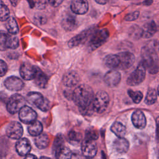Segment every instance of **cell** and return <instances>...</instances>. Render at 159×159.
Returning a JSON list of instances; mask_svg holds the SVG:
<instances>
[{
  "instance_id": "obj_1",
  "label": "cell",
  "mask_w": 159,
  "mask_h": 159,
  "mask_svg": "<svg viewBox=\"0 0 159 159\" xmlns=\"http://www.w3.org/2000/svg\"><path fill=\"white\" fill-rule=\"evenodd\" d=\"M94 94L92 88L86 84H81L76 87L72 94L75 104L80 108L83 114H89L94 111L93 99Z\"/></svg>"
},
{
  "instance_id": "obj_2",
  "label": "cell",
  "mask_w": 159,
  "mask_h": 159,
  "mask_svg": "<svg viewBox=\"0 0 159 159\" xmlns=\"http://www.w3.org/2000/svg\"><path fill=\"white\" fill-rule=\"evenodd\" d=\"M148 72L155 74L159 68L158 58L156 50L152 47H144L142 50V61Z\"/></svg>"
},
{
  "instance_id": "obj_3",
  "label": "cell",
  "mask_w": 159,
  "mask_h": 159,
  "mask_svg": "<svg viewBox=\"0 0 159 159\" xmlns=\"http://www.w3.org/2000/svg\"><path fill=\"white\" fill-rule=\"evenodd\" d=\"M26 99L29 103L42 111H47L50 108V102L40 93H29L27 95Z\"/></svg>"
},
{
  "instance_id": "obj_4",
  "label": "cell",
  "mask_w": 159,
  "mask_h": 159,
  "mask_svg": "<svg viewBox=\"0 0 159 159\" xmlns=\"http://www.w3.org/2000/svg\"><path fill=\"white\" fill-rule=\"evenodd\" d=\"M109 103L108 94L104 91H99L94 95L93 99V107L94 111L102 113L106 111Z\"/></svg>"
},
{
  "instance_id": "obj_5",
  "label": "cell",
  "mask_w": 159,
  "mask_h": 159,
  "mask_svg": "<svg viewBox=\"0 0 159 159\" xmlns=\"http://www.w3.org/2000/svg\"><path fill=\"white\" fill-rule=\"evenodd\" d=\"M109 35V32L106 29H101L94 32L89 39V48L91 50H96L106 42Z\"/></svg>"
},
{
  "instance_id": "obj_6",
  "label": "cell",
  "mask_w": 159,
  "mask_h": 159,
  "mask_svg": "<svg viewBox=\"0 0 159 159\" xmlns=\"http://www.w3.org/2000/svg\"><path fill=\"white\" fill-rule=\"evenodd\" d=\"M25 98L20 94H15L12 95L9 99L6 108L7 111L11 114H14L17 112L20 111V110L25 106Z\"/></svg>"
},
{
  "instance_id": "obj_7",
  "label": "cell",
  "mask_w": 159,
  "mask_h": 159,
  "mask_svg": "<svg viewBox=\"0 0 159 159\" xmlns=\"http://www.w3.org/2000/svg\"><path fill=\"white\" fill-rule=\"evenodd\" d=\"M146 68L142 62L139 63L136 69L132 71L127 80V84L130 86H136L141 83L145 79Z\"/></svg>"
},
{
  "instance_id": "obj_8",
  "label": "cell",
  "mask_w": 159,
  "mask_h": 159,
  "mask_svg": "<svg viewBox=\"0 0 159 159\" xmlns=\"http://www.w3.org/2000/svg\"><path fill=\"white\" fill-rule=\"evenodd\" d=\"M37 117L36 112L27 106H24L19 112V118L24 124H29L32 123L36 120Z\"/></svg>"
},
{
  "instance_id": "obj_9",
  "label": "cell",
  "mask_w": 159,
  "mask_h": 159,
  "mask_svg": "<svg viewBox=\"0 0 159 159\" xmlns=\"http://www.w3.org/2000/svg\"><path fill=\"white\" fill-rule=\"evenodd\" d=\"M22 126L17 121L10 122L6 127V135L12 139H19L22 136Z\"/></svg>"
},
{
  "instance_id": "obj_10",
  "label": "cell",
  "mask_w": 159,
  "mask_h": 159,
  "mask_svg": "<svg viewBox=\"0 0 159 159\" xmlns=\"http://www.w3.org/2000/svg\"><path fill=\"white\" fill-rule=\"evenodd\" d=\"M119 59L118 69L126 70L130 68L135 61V57L133 53L129 52H123L117 54Z\"/></svg>"
},
{
  "instance_id": "obj_11",
  "label": "cell",
  "mask_w": 159,
  "mask_h": 159,
  "mask_svg": "<svg viewBox=\"0 0 159 159\" xmlns=\"http://www.w3.org/2000/svg\"><path fill=\"white\" fill-rule=\"evenodd\" d=\"M97 150V145L94 140L84 139L81 144V151L84 157L93 158L96 155Z\"/></svg>"
},
{
  "instance_id": "obj_12",
  "label": "cell",
  "mask_w": 159,
  "mask_h": 159,
  "mask_svg": "<svg viewBox=\"0 0 159 159\" xmlns=\"http://www.w3.org/2000/svg\"><path fill=\"white\" fill-rule=\"evenodd\" d=\"M36 66H33L29 63H24L22 65H21L19 69L20 75L24 80H34L36 73Z\"/></svg>"
},
{
  "instance_id": "obj_13",
  "label": "cell",
  "mask_w": 159,
  "mask_h": 159,
  "mask_svg": "<svg viewBox=\"0 0 159 159\" xmlns=\"http://www.w3.org/2000/svg\"><path fill=\"white\" fill-rule=\"evenodd\" d=\"M120 79L121 75L120 73L114 69L107 71L104 77V83L109 87L116 86L120 83Z\"/></svg>"
},
{
  "instance_id": "obj_14",
  "label": "cell",
  "mask_w": 159,
  "mask_h": 159,
  "mask_svg": "<svg viewBox=\"0 0 159 159\" xmlns=\"http://www.w3.org/2000/svg\"><path fill=\"white\" fill-rule=\"evenodd\" d=\"M4 86L11 91H20L24 87V82L20 78L15 76H11L5 80Z\"/></svg>"
},
{
  "instance_id": "obj_15",
  "label": "cell",
  "mask_w": 159,
  "mask_h": 159,
  "mask_svg": "<svg viewBox=\"0 0 159 159\" xmlns=\"http://www.w3.org/2000/svg\"><path fill=\"white\" fill-rule=\"evenodd\" d=\"M71 10L76 14H84L88 11V2L87 0H72Z\"/></svg>"
},
{
  "instance_id": "obj_16",
  "label": "cell",
  "mask_w": 159,
  "mask_h": 159,
  "mask_svg": "<svg viewBox=\"0 0 159 159\" xmlns=\"http://www.w3.org/2000/svg\"><path fill=\"white\" fill-rule=\"evenodd\" d=\"M16 149L19 155L25 157L31 150V145L29 140L27 138L19 139L16 143Z\"/></svg>"
},
{
  "instance_id": "obj_17",
  "label": "cell",
  "mask_w": 159,
  "mask_h": 159,
  "mask_svg": "<svg viewBox=\"0 0 159 159\" xmlns=\"http://www.w3.org/2000/svg\"><path fill=\"white\" fill-rule=\"evenodd\" d=\"M133 125L139 129H143L146 125V118L143 112L140 110L135 111L132 114Z\"/></svg>"
},
{
  "instance_id": "obj_18",
  "label": "cell",
  "mask_w": 159,
  "mask_h": 159,
  "mask_svg": "<svg viewBox=\"0 0 159 159\" xmlns=\"http://www.w3.org/2000/svg\"><path fill=\"white\" fill-rule=\"evenodd\" d=\"M62 81L65 86L72 88L78 84L80 81V76L77 72L70 71L64 75Z\"/></svg>"
},
{
  "instance_id": "obj_19",
  "label": "cell",
  "mask_w": 159,
  "mask_h": 159,
  "mask_svg": "<svg viewBox=\"0 0 159 159\" xmlns=\"http://www.w3.org/2000/svg\"><path fill=\"white\" fill-rule=\"evenodd\" d=\"M90 34H91V30H85L82 32L70 39L68 42V46L70 47H74L79 45L80 44L85 42L89 37Z\"/></svg>"
},
{
  "instance_id": "obj_20",
  "label": "cell",
  "mask_w": 159,
  "mask_h": 159,
  "mask_svg": "<svg viewBox=\"0 0 159 159\" xmlns=\"http://www.w3.org/2000/svg\"><path fill=\"white\" fill-rule=\"evenodd\" d=\"M114 150L120 153H124L128 151L129 148V143L128 140L124 137H118L113 143Z\"/></svg>"
},
{
  "instance_id": "obj_21",
  "label": "cell",
  "mask_w": 159,
  "mask_h": 159,
  "mask_svg": "<svg viewBox=\"0 0 159 159\" xmlns=\"http://www.w3.org/2000/svg\"><path fill=\"white\" fill-rule=\"evenodd\" d=\"M47 76L37 66L36 73L35 75L34 81L35 84L41 88H44L46 87L48 83Z\"/></svg>"
},
{
  "instance_id": "obj_22",
  "label": "cell",
  "mask_w": 159,
  "mask_h": 159,
  "mask_svg": "<svg viewBox=\"0 0 159 159\" xmlns=\"http://www.w3.org/2000/svg\"><path fill=\"white\" fill-rule=\"evenodd\" d=\"M61 25L63 29L66 30H73L77 25V21L76 17L71 14L66 15L62 19Z\"/></svg>"
},
{
  "instance_id": "obj_23",
  "label": "cell",
  "mask_w": 159,
  "mask_h": 159,
  "mask_svg": "<svg viewBox=\"0 0 159 159\" xmlns=\"http://www.w3.org/2000/svg\"><path fill=\"white\" fill-rule=\"evenodd\" d=\"M157 31V26L153 21L145 24L142 29V36L144 38L152 37Z\"/></svg>"
},
{
  "instance_id": "obj_24",
  "label": "cell",
  "mask_w": 159,
  "mask_h": 159,
  "mask_svg": "<svg viewBox=\"0 0 159 159\" xmlns=\"http://www.w3.org/2000/svg\"><path fill=\"white\" fill-rule=\"evenodd\" d=\"M27 130L30 135L36 137L42 134L43 130V126L40 122L35 120V121L29 124L27 127Z\"/></svg>"
},
{
  "instance_id": "obj_25",
  "label": "cell",
  "mask_w": 159,
  "mask_h": 159,
  "mask_svg": "<svg viewBox=\"0 0 159 159\" xmlns=\"http://www.w3.org/2000/svg\"><path fill=\"white\" fill-rule=\"evenodd\" d=\"M34 143L38 148L44 149L47 148L49 144L48 137L46 134L42 133L35 137Z\"/></svg>"
},
{
  "instance_id": "obj_26",
  "label": "cell",
  "mask_w": 159,
  "mask_h": 159,
  "mask_svg": "<svg viewBox=\"0 0 159 159\" xmlns=\"http://www.w3.org/2000/svg\"><path fill=\"white\" fill-rule=\"evenodd\" d=\"M104 62L107 67L111 69L118 68L119 65V59L117 55L110 54L107 55L104 59Z\"/></svg>"
},
{
  "instance_id": "obj_27",
  "label": "cell",
  "mask_w": 159,
  "mask_h": 159,
  "mask_svg": "<svg viewBox=\"0 0 159 159\" xmlns=\"http://www.w3.org/2000/svg\"><path fill=\"white\" fill-rule=\"evenodd\" d=\"M111 130L117 137H124L126 133L125 127L119 122H114L111 127Z\"/></svg>"
},
{
  "instance_id": "obj_28",
  "label": "cell",
  "mask_w": 159,
  "mask_h": 159,
  "mask_svg": "<svg viewBox=\"0 0 159 159\" xmlns=\"http://www.w3.org/2000/svg\"><path fill=\"white\" fill-rule=\"evenodd\" d=\"M19 46V39L14 34L7 35L5 47L6 48L16 49Z\"/></svg>"
},
{
  "instance_id": "obj_29",
  "label": "cell",
  "mask_w": 159,
  "mask_h": 159,
  "mask_svg": "<svg viewBox=\"0 0 159 159\" xmlns=\"http://www.w3.org/2000/svg\"><path fill=\"white\" fill-rule=\"evenodd\" d=\"M6 27L11 34H16L19 32V27L16 19L13 17H9L6 23Z\"/></svg>"
},
{
  "instance_id": "obj_30",
  "label": "cell",
  "mask_w": 159,
  "mask_h": 159,
  "mask_svg": "<svg viewBox=\"0 0 159 159\" xmlns=\"http://www.w3.org/2000/svg\"><path fill=\"white\" fill-rule=\"evenodd\" d=\"M63 144H64V139L63 136L61 134L58 135L55 137L53 141V147H52V150L54 155H55L60 149H61L64 147Z\"/></svg>"
},
{
  "instance_id": "obj_31",
  "label": "cell",
  "mask_w": 159,
  "mask_h": 159,
  "mask_svg": "<svg viewBox=\"0 0 159 159\" xmlns=\"http://www.w3.org/2000/svg\"><path fill=\"white\" fill-rule=\"evenodd\" d=\"M157 92L153 89H149L147 93V95L145 99V103L148 105L154 104L157 101Z\"/></svg>"
},
{
  "instance_id": "obj_32",
  "label": "cell",
  "mask_w": 159,
  "mask_h": 159,
  "mask_svg": "<svg viewBox=\"0 0 159 159\" xmlns=\"http://www.w3.org/2000/svg\"><path fill=\"white\" fill-rule=\"evenodd\" d=\"M55 156L58 158H72L73 153L68 147L64 146L55 155Z\"/></svg>"
},
{
  "instance_id": "obj_33",
  "label": "cell",
  "mask_w": 159,
  "mask_h": 159,
  "mask_svg": "<svg viewBox=\"0 0 159 159\" xmlns=\"http://www.w3.org/2000/svg\"><path fill=\"white\" fill-rule=\"evenodd\" d=\"M128 94L130 96V98L132 99L133 102L136 104L139 103L142 101V98H143L142 93L139 91H134L132 89H129Z\"/></svg>"
},
{
  "instance_id": "obj_34",
  "label": "cell",
  "mask_w": 159,
  "mask_h": 159,
  "mask_svg": "<svg viewBox=\"0 0 159 159\" xmlns=\"http://www.w3.org/2000/svg\"><path fill=\"white\" fill-rule=\"evenodd\" d=\"M68 140L70 142L75 143H78L82 137V135L80 133L75 131V130H71L69 132L68 135Z\"/></svg>"
},
{
  "instance_id": "obj_35",
  "label": "cell",
  "mask_w": 159,
  "mask_h": 159,
  "mask_svg": "<svg viewBox=\"0 0 159 159\" xmlns=\"http://www.w3.org/2000/svg\"><path fill=\"white\" fill-rule=\"evenodd\" d=\"M99 137L98 131L93 128H89L85 132V139L96 140Z\"/></svg>"
},
{
  "instance_id": "obj_36",
  "label": "cell",
  "mask_w": 159,
  "mask_h": 159,
  "mask_svg": "<svg viewBox=\"0 0 159 159\" xmlns=\"http://www.w3.org/2000/svg\"><path fill=\"white\" fill-rule=\"evenodd\" d=\"M10 16V12L9 9L6 5H4L2 3L1 6V15H0V19L1 21H5L7 20L9 18Z\"/></svg>"
},
{
  "instance_id": "obj_37",
  "label": "cell",
  "mask_w": 159,
  "mask_h": 159,
  "mask_svg": "<svg viewBox=\"0 0 159 159\" xmlns=\"http://www.w3.org/2000/svg\"><path fill=\"white\" fill-rule=\"evenodd\" d=\"M7 34L1 31V38H0V45H1V50H4L5 49H6V47H5V43H6V37H7Z\"/></svg>"
},
{
  "instance_id": "obj_38",
  "label": "cell",
  "mask_w": 159,
  "mask_h": 159,
  "mask_svg": "<svg viewBox=\"0 0 159 159\" xmlns=\"http://www.w3.org/2000/svg\"><path fill=\"white\" fill-rule=\"evenodd\" d=\"M0 69L1 76H3L7 71V66L5 61H4L2 60H0Z\"/></svg>"
},
{
  "instance_id": "obj_39",
  "label": "cell",
  "mask_w": 159,
  "mask_h": 159,
  "mask_svg": "<svg viewBox=\"0 0 159 159\" xmlns=\"http://www.w3.org/2000/svg\"><path fill=\"white\" fill-rule=\"evenodd\" d=\"M139 12L135 11V12H132V13H130V14H127V15L125 16V19L126 20H128V21L134 20H135L136 19H137V17H139Z\"/></svg>"
},
{
  "instance_id": "obj_40",
  "label": "cell",
  "mask_w": 159,
  "mask_h": 159,
  "mask_svg": "<svg viewBox=\"0 0 159 159\" xmlns=\"http://www.w3.org/2000/svg\"><path fill=\"white\" fill-rule=\"evenodd\" d=\"M63 0H48L50 4L53 7H57L60 6Z\"/></svg>"
},
{
  "instance_id": "obj_41",
  "label": "cell",
  "mask_w": 159,
  "mask_h": 159,
  "mask_svg": "<svg viewBox=\"0 0 159 159\" xmlns=\"http://www.w3.org/2000/svg\"><path fill=\"white\" fill-rule=\"evenodd\" d=\"M97 3L100 4H105L107 3L108 0H94Z\"/></svg>"
},
{
  "instance_id": "obj_42",
  "label": "cell",
  "mask_w": 159,
  "mask_h": 159,
  "mask_svg": "<svg viewBox=\"0 0 159 159\" xmlns=\"http://www.w3.org/2000/svg\"><path fill=\"white\" fill-rule=\"evenodd\" d=\"M25 157L26 158H37L36 156H35V155H34L32 154H28Z\"/></svg>"
},
{
  "instance_id": "obj_43",
  "label": "cell",
  "mask_w": 159,
  "mask_h": 159,
  "mask_svg": "<svg viewBox=\"0 0 159 159\" xmlns=\"http://www.w3.org/2000/svg\"><path fill=\"white\" fill-rule=\"evenodd\" d=\"M9 1H11V4H12V6H16V4H17V0H9Z\"/></svg>"
},
{
  "instance_id": "obj_44",
  "label": "cell",
  "mask_w": 159,
  "mask_h": 159,
  "mask_svg": "<svg viewBox=\"0 0 159 159\" xmlns=\"http://www.w3.org/2000/svg\"><path fill=\"white\" fill-rule=\"evenodd\" d=\"M157 93H158V94L159 95V86H158V88H157Z\"/></svg>"
}]
</instances>
